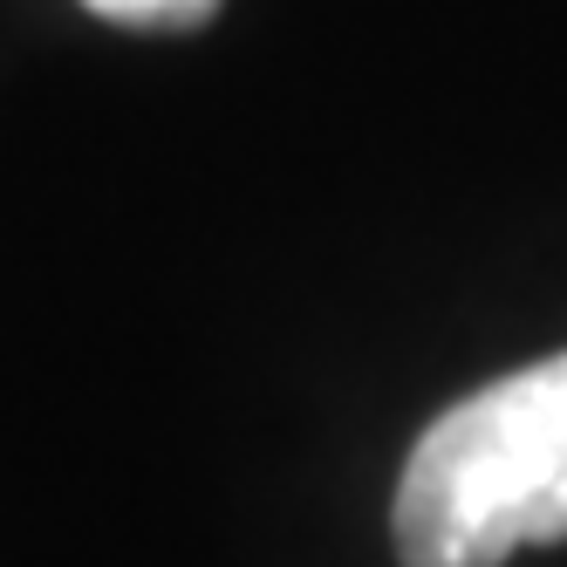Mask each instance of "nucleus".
Returning <instances> with one entry per match:
<instances>
[{"instance_id": "obj_1", "label": "nucleus", "mask_w": 567, "mask_h": 567, "mask_svg": "<svg viewBox=\"0 0 567 567\" xmlns=\"http://www.w3.org/2000/svg\"><path fill=\"white\" fill-rule=\"evenodd\" d=\"M390 534L403 567H499L567 540V355L472 390L411 444Z\"/></svg>"}, {"instance_id": "obj_2", "label": "nucleus", "mask_w": 567, "mask_h": 567, "mask_svg": "<svg viewBox=\"0 0 567 567\" xmlns=\"http://www.w3.org/2000/svg\"><path fill=\"white\" fill-rule=\"evenodd\" d=\"M103 21H124V28H192L206 21L219 0H83Z\"/></svg>"}]
</instances>
